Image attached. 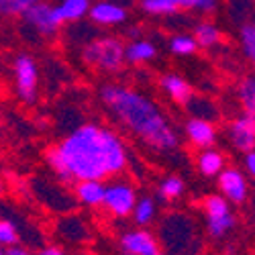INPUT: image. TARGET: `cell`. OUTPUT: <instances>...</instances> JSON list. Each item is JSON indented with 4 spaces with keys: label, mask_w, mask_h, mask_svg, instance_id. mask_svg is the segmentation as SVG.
<instances>
[{
    "label": "cell",
    "mask_w": 255,
    "mask_h": 255,
    "mask_svg": "<svg viewBox=\"0 0 255 255\" xmlns=\"http://www.w3.org/2000/svg\"><path fill=\"white\" fill-rule=\"evenodd\" d=\"M47 163L63 180H106L127 165L125 143L117 133L98 125H82L59 145L47 149Z\"/></svg>",
    "instance_id": "6da1fadb"
},
{
    "label": "cell",
    "mask_w": 255,
    "mask_h": 255,
    "mask_svg": "<svg viewBox=\"0 0 255 255\" xmlns=\"http://www.w3.org/2000/svg\"><path fill=\"white\" fill-rule=\"evenodd\" d=\"M100 100L127 129L135 133L151 149L172 151L178 147V135L174 127L147 96L131 88L119 86V84H106L100 90Z\"/></svg>",
    "instance_id": "7a4b0ae2"
},
{
    "label": "cell",
    "mask_w": 255,
    "mask_h": 255,
    "mask_svg": "<svg viewBox=\"0 0 255 255\" xmlns=\"http://www.w3.org/2000/svg\"><path fill=\"white\" fill-rule=\"evenodd\" d=\"M88 66L104 72H119L125 63V45L117 37H102L84 47L82 53Z\"/></svg>",
    "instance_id": "3957f363"
},
{
    "label": "cell",
    "mask_w": 255,
    "mask_h": 255,
    "mask_svg": "<svg viewBox=\"0 0 255 255\" xmlns=\"http://www.w3.org/2000/svg\"><path fill=\"white\" fill-rule=\"evenodd\" d=\"M135 202H137L135 190L127 182H115L111 186H106V190H104V202L102 204L119 219L129 217L135 208Z\"/></svg>",
    "instance_id": "277c9868"
},
{
    "label": "cell",
    "mask_w": 255,
    "mask_h": 255,
    "mask_svg": "<svg viewBox=\"0 0 255 255\" xmlns=\"http://www.w3.org/2000/svg\"><path fill=\"white\" fill-rule=\"evenodd\" d=\"M14 78L18 96L25 102H33L37 94V66L29 55H18L14 61Z\"/></svg>",
    "instance_id": "5b68a950"
},
{
    "label": "cell",
    "mask_w": 255,
    "mask_h": 255,
    "mask_svg": "<svg viewBox=\"0 0 255 255\" xmlns=\"http://www.w3.org/2000/svg\"><path fill=\"white\" fill-rule=\"evenodd\" d=\"M23 16L35 31H39L41 35H47V37L55 35L59 25H61L59 18L55 16V8L51 4H47V2H41V0L35 2L33 6H29L23 12Z\"/></svg>",
    "instance_id": "8992f818"
},
{
    "label": "cell",
    "mask_w": 255,
    "mask_h": 255,
    "mask_svg": "<svg viewBox=\"0 0 255 255\" xmlns=\"http://www.w3.org/2000/svg\"><path fill=\"white\" fill-rule=\"evenodd\" d=\"M121 247L125 255H161L159 245L153 239V235L143 229L127 231L121 237Z\"/></svg>",
    "instance_id": "52a82bcc"
},
{
    "label": "cell",
    "mask_w": 255,
    "mask_h": 255,
    "mask_svg": "<svg viewBox=\"0 0 255 255\" xmlns=\"http://www.w3.org/2000/svg\"><path fill=\"white\" fill-rule=\"evenodd\" d=\"M229 137L235 149L249 153L255 149V117L253 115H243L237 121H233L229 127Z\"/></svg>",
    "instance_id": "ba28073f"
},
{
    "label": "cell",
    "mask_w": 255,
    "mask_h": 255,
    "mask_svg": "<svg viewBox=\"0 0 255 255\" xmlns=\"http://www.w3.org/2000/svg\"><path fill=\"white\" fill-rule=\"evenodd\" d=\"M219 188L223 196L231 202H243L247 198V182L239 169L223 167V172L219 174Z\"/></svg>",
    "instance_id": "9c48e42d"
},
{
    "label": "cell",
    "mask_w": 255,
    "mask_h": 255,
    "mask_svg": "<svg viewBox=\"0 0 255 255\" xmlns=\"http://www.w3.org/2000/svg\"><path fill=\"white\" fill-rule=\"evenodd\" d=\"M88 14L96 25H119L127 18L125 6L111 2V0H100V2L92 4Z\"/></svg>",
    "instance_id": "30bf717a"
},
{
    "label": "cell",
    "mask_w": 255,
    "mask_h": 255,
    "mask_svg": "<svg viewBox=\"0 0 255 255\" xmlns=\"http://www.w3.org/2000/svg\"><path fill=\"white\" fill-rule=\"evenodd\" d=\"M186 135L196 147H200V149H206V147H210L212 143L217 141L215 127H212L206 119H198V117L190 119L186 123Z\"/></svg>",
    "instance_id": "8fae6325"
},
{
    "label": "cell",
    "mask_w": 255,
    "mask_h": 255,
    "mask_svg": "<svg viewBox=\"0 0 255 255\" xmlns=\"http://www.w3.org/2000/svg\"><path fill=\"white\" fill-rule=\"evenodd\" d=\"M159 84H161L163 92H165L169 98H172L174 102L186 106L190 100H192V88H190V84H188L186 80H182L180 76H176V74H165V76H161Z\"/></svg>",
    "instance_id": "7c38bea8"
},
{
    "label": "cell",
    "mask_w": 255,
    "mask_h": 255,
    "mask_svg": "<svg viewBox=\"0 0 255 255\" xmlns=\"http://www.w3.org/2000/svg\"><path fill=\"white\" fill-rule=\"evenodd\" d=\"M104 190L102 180H82L76 184V196L86 206H100L104 202Z\"/></svg>",
    "instance_id": "4fadbf2b"
},
{
    "label": "cell",
    "mask_w": 255,
    "mask_h": 255,
    "mask_svg": "<svg viewBox=\"0 0 255 255\" xmlns=\"http://www.w3.org/2000/svg\"><path fill=\"white\" fill-rule=\"evenodd\" d=\"M90 0H61L55 8V16L59 23H70V20H78L90 10Z\"/></svg>",
    "instance_id": "5bb4252c"
},
{
    "label": "cell",
    "mask_w": 255,
    "mask_h": 255,
    "mask_svg": "<svg viewBox=\"0 0 255 255\" xmlns=\"http://www.w3.org/2000/svg\"><path fill=\"white\" fill-rule=\"evenodd\" d=\"M155 55H157V49L149 41H133L131 45L125 47V61H129V63L151 61Z\"/></svg>",
    "instance_id": "9a60e30c"
},
{
    "label": "cell",
    "mask_w": 255,
    "mask_h": 255,
    "mask_svg": "<svg viewBox=\"0 0 255 255\" xmlns=\"http://www.w3.org/2000/svg\"><path fill=\"white\" fill-rule=\"evenodd\" d=\"M223 167H225V157L219 151L208 149V147H206V149L200 153V157H198V169H200L202 176H208V178L219 176L223 172Z\"/></svg>",
    "instance_id": "2e32d148"
},
{
    "label": "cell",
    "mask_w": 255,
    "mask_h": 255,
    "mask_svg": "<svg viewBox=\"0 0 255 255\" xmlns=\"http://www.w3.org/2000/svg\"><path fill=\"white\" fill-rule=\"evenodd\" d=\"M192 37L196 39L198 47H212V45H217L221 41V31L212 23H200V25H196Z\"/></svg>",
    "instance_id": "e0dca14e"
},
{
    "label": "cell",
    "mask_w": 255,
    "mask_h": 255,
    "mask_svg": "<svg viewBox=\"0 0 255 255\" xmlns=\"http://www.w3.org/2000/svg\"><path fill=\"white\" fill-rule=\"evenodd\" d=\"M133 221L139 225V227H145L147 223H151L153 217H155V202L153 198H141L135 202V208H133Z\"/></svg>",
    "instance_id": "ac0fdd59"
},
{
    "label": "cell",
    "mask_w": 255,
    "mask_h": 255,
    "mask_svg": "<svg viewBox=\"0 0 255 255\" xmlns=\"http://www.w3.org/2000/svg\"><path fill=\"white\" fill-rule=\"evenodd\" d=\"M204 210H206V217L208 219H221V217L231 215L227 198L225 196H219V194H212V196H208L204 200Z\"/></svg>",
    "instance_id": "d6986e66"
},
{
    "label": "cell",
    "mask_w": 255,
    "mask_h": 255,
    "mask_svg": "<svg viewBox=\"0 0 255 255\" xmlns=\"http://www.w3.org/2000/svg\"><path fill=\"white\" fill-rule=\"evenodd\" d=\"M239 100L247 115L255 117V78H247L239 86Z\"/></svg>",
    "instance_id": "ffe728a7"
},
{
    "label": "cell",
    "mask_w": 255,
    "mask_h": 255,
    "mask_svg": "<svg viewBox=\"0 0 255 255\" xmlns=\"http://www.w3.org/2000/svg\"><path fill=\"white\" fill-rule=\"evenodd\" d=\"M141 8L149 14H172L180 6L178 0H141Z\"/></svg>",
    "instance_id": "44dd1931"
},
{
    "label": "cell",
    "mask_w": 255,
    "mask_h": 255,
    "mask_svg": "<svg viewBox=\"0 0 255 255\" xmlns=\"http://www.w3.org/2000/svg\"><path fill=\"white\" fill-rule=\"evenodd\" d=\"M169 49L176 55H192L198 49V43L192 35H176L169 41Z\"/></svg>",
    "instance_id": "7402d4cb"
},
{
    "label": "cell",
    "mask_w": 255,
    "mask_h": 255,
    "mask_svg": "<svg viewBox=\"0 0 255 255\" xmlns=\"http://www.w3.org/2000/svg\"><path fill=\"white\" fill-rule=\"evenodd\" d=\"M184 192V182L178 176H169L159 184V196L163 200H174Z\"/></svg>",
    "instance_id": "603a6c76"
},
{
    "label": "cell",
    "mask_w": 255,
    "mask_h": 255,
    "mask_svg": "<svg viewBox=\"0 0 255 255\" xmlns=\"http://www.w3.org/2000/svg\"><path fill=\"white\" fill-rule=\"evenodd\" d=\"M35 2H39V0H0V12L2 14H23Z\"/></svg>",
    "instance_id": "cb8c5ba5"
},
{
    "label": "cell",
    "mask_w": 255,
    "mask_h": 255,
    "mask_svg": "<svg viewBox=\"0 0 255 255\" xmlns=\"http://www.w3.org/2000/svg\"><path fill=\"white\" fill-rule=\"evenodd\" d=\"M235 227V219L233 215H227V217H221V219H208V231L212 237H223L227 231H231Z\"/></svg>",
    "instance_id": "d4e9b609"
},
{
    "label": "cell",
    "mask_w": 255,
    "mask_h": 255,
    "mask_svg": "<svg viewBox=\"0 0 255 255\" xmlns=\"http://www.w3.org/2000/svg\"><path fill=\"white\" fill-rule=\"evenodd\" d=\"M16 241H18L16 227L10 221H6V219H0V247L16 245Z\"/></svg>",
    "instance_id": "484cf974"
},
{
    "label": "cell",
    "mask_w": 255,
    "mask_h": 255,
    "mask_svg": "<svg viewBox=\"0 0 255 255\" xmlns=\"http://www.w3.org/2000/svg\"><path fill=\"white\" fill-rule=\"evenodd\" d=\"M241 45H243L245 55L251 59V55L255 51V20L241 29Z\"/></svg>",
    "instance_id": "4316f807"
},
{
    "label": "cell",
    "mask_w": 255,
    "mask_h": 255,
    "mask_svg": "<svg viewBox=\"0 0 255 255\" xmlns=\"http://www.w3.org/2000/svg\"><path fill=\"white\" fill-rule=\"evenodd\" d=\"M180 8H196L202 12H212L217 8V0H178Z\"/></svg>",
    "instance_id": "83f0119b"
},
{
    "label": "cell",
    "mask_w": 255,
    "mask_h": 255,
    "mask_svg": "<svg viewBox=\"0 0 255 255\" xmlns=\"http://www.w3.org/2000/svg\"><path fill=\"white\" fill-rule=\"evenodd\" d=\"M245 167L249 169V174L255 178V149L245 155Z\"/></svg>",
    "instance_id": "f1b7e54d"
},
{
    "label": "cell",
    "mask_w": 255,
    "mask_h": 255,
    "mask_svg": "<svg viewBox=\"0 0 255 255\" xmlns=\"http://www.w3.org/2000/svg\"><path fill=\"white\" fill-rule=\"evenodd\" d=\"M4 255H33L31 251H27L25 247H18V245H10L6 247V253Z\"/></svg>",
    "instance_id": "f546056e"
},
{
    "label": "cell",
    "mask_w": 255,
    "mask_h": 255,
    "mask_svg": "<svg viewBox=\"0 0 255 255\" xmlns=\"http://www.w3.org/2000/svg\"><path fill=\"white\" fill-rule=\"evenodd\" d=\"M39 255H66L59 247H55V245H47V247H43L39 251Z\"/></svg>",
    "instance_id": "4dcf8cb0"
},
{
    "label": "cell",
    "mask_w": 255,
    "mask_h": 255,
    "mask_svg": "<svg viewBox=\"0 0 255 255\" xmlns=\"http://www.w3.org/2000/svg\"><path fill=\"white\" fill-rule=\"evenodd\" d=\"M251 59H253V63H255V51H253V55H251Z\"/></svg>",
    "instance_id": "1f68e13d"
},
{
    "label": "cell",
    "mask_w": 255,
    "mask_h": 255,
    "mask_svg": "<svg viewBox=\"0 0 255 255\" xmlns=\"http://www.w3.org/2000/svg\"><path fill=\"white\" fill-rule=\"evenodd\" d=\"M0 255H4V251H2V249H0Z\"/></svg>",
    "instance_id": "d6a6232c"
},
{
    "label": "cell",
    "mask_w": 255,
    "mask_h": 255,
    "mask_svg": "<svg viewBox=\"0 0 255 255\" xmlns=\"http://www.w3.org/2000/svg\"><path fill=\"white\" fill-rule=\"evenodd\" d=\"M0 133H2V131H0Z\"/></svg>",
    "instance_id": "836d02e7"
}]
</instances>
